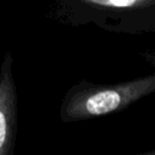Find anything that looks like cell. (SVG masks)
I'll return each instance as SVG.
<instances>
[{
  "instance_id": "6da1fadb",
  "label": "cell",
  "mask_w": 155,
  "mask_h": 155,
  "mask_svg": "<svg viewBox=\"0 0 155 155\" xmlns=\"http://www.w3.org/2000/svg\"><path fill=\"white\" fill-rule=\"evenodd\" d=\"M45 17L73 28L94 25L115 34H153L155 0H51Z\"/></svg>"
},
{
  "instance_id": "3957f363",
  "label": "cell",
  "mask_w": 155,
  "mask_h": 155,
  "mask_svg": "<svg viewBox=\"0 0 155 155\" xmlns=\"http://www.w3.org/2000/svg\"><path fill=\"white\" fill-rule=\"evenodd\" d=\"M18 121V97L13 76V57L4 54L0 65V155H12Z\"/></svg>"
},
{
  "instance_id": "7a4b0ae2",
  "label": "cell",
  "mask_w": 155,
  "mask_h": 155,
  "mask_svg": "<svg viewBox=\"0 0 155 155\" xmlns=\"http://www.w3.org/2000/svg\"><path fill=\"white\" fill-rule=\"evenodd\" d=\"M155 92V73L116 84L81 80L68 88L59 105V119L75 122L121 111Z\"/></svg>"
}]
</instances>
